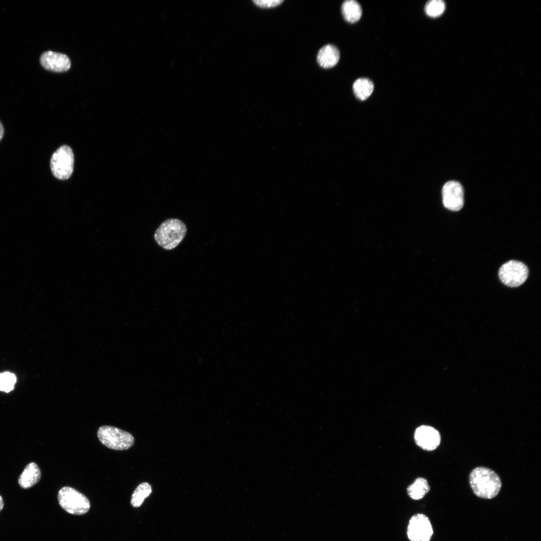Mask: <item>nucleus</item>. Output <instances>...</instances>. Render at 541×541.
<instances>
[{
  "mask_svg": "<svg viewBox=\"0 0 541 541\" xmlns=\"http://www.w3.org/2000/svg\"><path fill=\"white\" fill-rule=\"evenodd\" d=\"M152 492V487L148 482L139 484L133 491L131 498V504L134 507L141 505L144 499Z\"/></svg>",
  "mask_w": 541,
  "mask_h": 541,
  "instance_id": "dca6fc26",
  "label": "nucleus"
},
{
  "mask_svg": "<svg viewBox=\"0 0 541 541\" xmlns=\"http://www.w3.org/2000/svg\"><path fill=\"white\" fill-rule=\"evenodd\" d=\"M283 0H254L253 2L256 6L261 8H272L280 5Z\"/></svg>",
  "mask_w": 541,
  "mask_h": 541,
  "instance_id": "6ab92c4d",
  "label": "nucleus"
},
{
  "mask_svg": "<svg viewBox=\"0 0 541 541\" xmlns=\"http://www.w3.org/2000/svg\"><path fill=\"white\" fill-rule=\"evenodd\" d=\"M341 11L344 19L350 23L357 22L362 16L361 6L354 0L345 1L342 5Z\"/></svg>",
  "mask_w": 541,
  "mask_h": 541,
  "instance_id": "ddd939ff",
  "label": "nucleus"
},
{
  "mask_svg": "<svg viewBox=\"0 0 541 541\" xmlns=\"http://www.w3.org/2000/svg\"><path fill=\"white\" fill-rule=\"evenodd\" d=\"M406 533L410 541H430L433 529L428 517L421 513L414 514L408 521Z\"/></svg>",
  "mask_w": 541,
  "mask_h": 541,
  "instance_id": "0eeeda50",
  "label": "nucleus"
},
{
  "mask_svg": "<svg viewBox=\"0 0 541 541\" xmlns=\"http://www.w3.org/2000/svg\"><path fill=\"white\" fill-rule=\"evenodd\" d=\"M429 491L430 486L428 481L423 477H418L416 479L407 489L408 496L415 500L423 498Z\"/></svg>",
  "mask_w": 541,
  "mask_h": 541,
  "instance_id": "4468645a",
  "label": "nucleus"
},
{
  "mask_svg": "<svg viewBox=\"0 0 541 541\" xmlns=\"http://www.w3.org/2000/svg\"><path fill=\"white\" fill-rule=\"evenodd\" d=\"M16 376L10 372L0 373V390L8 393L13 390L16 382Z\"/></svg>",
  "mask_w": 541,
  "mask_h": 541,
  "instance_id": "a211bd4d",
  "label": "nucleus"
},
{
  "mask_svg": "<svg viewBox=\"0 0 541 541\" xmlns=\"http://www.w3.org/2000/svg\"><path fill=\"white\" fill-rule=\"evenodd\" d=\"M187 231L185 224L177 218L164 221L154 233V238L159 245L165 249L176 247L184 238Z\"/></svg>",
  "mask_w": 541,
  "mask_h": 541,
  "instance_id": "f03ea898",
  "label": "nucleus"
},
{
  "mask_svg": "<svg viewBox=\"0 0 541 541\" xmlns=\"http://www.w3.org/2000/svg\"><path fill=\"white\" fill-rule=\"evenodd\" d=\"M353 89L355 96L360 100L367 99L374 90L373 82L367 78H359L353 84Z\"/></svg>",
  "mask_w": 541,
  "mask_h": 541,
  "instance_id": "2eb2a0df",
  "label": "nucleus"
},
{
  "mask_svg": "<svg viewBox=\"0 0 541 541\" xmlns=\"http://www.w3.org/2000/svg\"><path fill=\"white\" fill-rule=\"evenodd\" d=\"M40 63L46 70L57 73L66 72L71 67L70 60L66 55L52 51L43 53Z\"/></svg>",
  "mask_w": 541,
  "mask_h": 541,
  "instance_id": "9d476101",
  "label": "nucleus"
},
{
  "mask_svg": "<svg viewBox=\"0 0 541 541\" xmlns=\"http://www.w3.org/2000/svg\"><path fill=\"white\" fill-rule=\"evenodd\" d=\"M528 276V269L527 266L523 262L515 260H509L500 267L498 277L501 282L505 285L515 288L522 285Z\"/></svg>",
  "mask_w": 541,
  "mask_h": 541,
  "instance_id": "423d86ee",
  "label": "nucleus"
},
{
  "mask_svg": "<svg viewBox=\"0 0 541 541\" xmlns=\"http://www.w3.org/2000/svg\"><path fill=\"white\" fill-rule=\"evenodd\" d=\"M340 59V53L338 48L331 44H328L321 48L317 55V62L324 68L333 67Z\"/></svg>",
  "mask_w": 541,
  "mask_h": 541,
  "instance_id": "f8f14e48",
  "label": "nucleus"
},
{
  "mask_svg": "<svg viewBox=\"0 0 541 541\" xmlns=\"http://www.w3.org/2000/svg\"><path fill=\"white\" fill-rule=\"evenodd\" d=\"M414 440L417 445L426 451H433L439 445L441 436L434 428L427 425L418 427L414 433Z\"/></svg>",
  "mask_w": 541,
  "mask_h": 541,
  "instance_id": "1a4fd4ad",
  "label": "nucleus"
},
{
  "mask_svg": "<svg viewBox=\"0 0 541 541\" xmlns=\"http://www.w3.org/2000/svg\"><path fill=\"white\" fill-rule=\"evenodd\" d=\"M97 436L103 445L113 450H127L132 446L134 442V438L130 433L111 426L100 427Z\"/></svg>",
  "mask_w": 541,
  "mask_h": 541,
  "instance_id": "20e7f679",
  "label": "nucleus"
},
{
  "mask_svg": "<svg viewBox=\"0 0 541 541\" xmlns=\"http://www.w3.org/2000/svg\"><path fill=\"white\" fill-rule=\"evenodd\" d=\"M5 133L4 126L0 120V141L3 139Z\"/></svg>",
  "mask_w": 541,
  "mask_h": 541,
  "instance_id": "aec40b11",
  "label": "nucleus"
},
{
  "mask_svg": "<svg viewBox=\"0 0 541 541\" xmlns=\"http://www.w3.org/2000/svg\"><path fill=\"white\" fill-rule=\"evenodd\" d=\"M58 500L64 510L74 515L84 514L90 508L88 498L81 492L70 486H64L59 490Z\"/></svg>",
  "mask_w": 541,
  "mask_h": 541,
  "instance_id": "7ed1b4c3",
  "label": "nucleus"
},
{
  "mask_svg": "<svg viewBox=\"0 0 541 541\" xmlns=\"http://www.w3.org/2000/svg\"><path fill=\"white\" fill-rule=\"evenodd\" d=\"M74 157L73 151L68 145L60 147L52 155L51 170L53 175L58 179L66 180L72 174Z\"/></svg>",
  "mask_w": 541,
  "mask_h": 541,
  "instance_id": "39448f33",
  "label": "nucleus"
},
{
  "mask_svg": "<svg viewBox=\"0 0 541 541\" xmlns=\"http://www.w3.org/2000/svg\"><path fill=\"white\" fill-rule=\"evenodd\" d=\"M4 506V503L3 498L2 497V496L0 495V512L3 509Z\"/></svg>",
  "mask_w": 541,
  "mask_h": 541,
  "instance_id": "412c9836",
  "label": "nucleus"
},
{
  "mask_svg": "<svg viewBox=\"0 0 541 541\" xmlns=\"http://www.w3.org/2000/svg\"><path fill=\"white\" fill-rule=\"evenodd\" d=\"M443 203L448 209L457 211L464 204V191L462 185L456 181L447 182L442 191Z\"/></svg>",
  "mask_w": 541,
  "mask_h": 541,
  "instance_id": "6e6552de",
  "label": "nucleus"
},
{
  "mask_svg": "<svg viewBox=\"0 0 541 541\" xmlns=\"http://www.w3.org/2000/svg\"><path fill=\"white\" fill-rule=\"evenodd\" d=\"M469 481L474 494L486 499L497 496L502 486L499 475L493 470L483 466L477 467L471 471Z\"/></svg>",
  "mask_w": 541,
  "mask_h": 541,
  "instance_id": "f257e3e1",
  "label": "nucleus"
},
{
  "mask_svg": "<svg viewBox=\"0 0 541 541\" xmlns=\"http://www.w3.org/2000/svg\"><path fill=\"white\" fill-rule=\"evenodd\" d=\"M41 478V471L39 466L34 462H31L25 466L19 476L18 482L23 489H28L39 482Z\"/></svg>",
  "mask_w": 541,
  "mask_h": 541,
  "instance_id": "9b49d317",
  "label": "nucleus"
},
{
  "mask_svg": "<svg viewBox=\"0 0 541 541\" xmlns=\"http://www.w3.org/2000/svg\"><path fill=\"white\" fill-rule=\"evenodd\" d=\"M445 5L441 0H431L427 2L425 6L426 14L432 18L440 16L444 12Z\"/></svg>",
  "mask_w": 541,
  "mask_h": 541,
  "instance_id": "f3484780",
  "label": "nucleus"
}]
</instances>
